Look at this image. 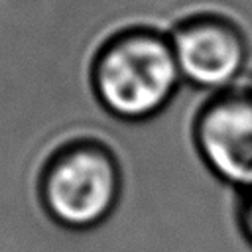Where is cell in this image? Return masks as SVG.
Returning a JSON list of instances; mask_svg holds the SVG:
<instances>
[{"label":"cell","mask_w":252,"mask_h":252,"mask_svg":"<svg viewBox=\"0 0 252 252\" xmlns=\"http://www.w3.org/2000/svg\"><path fill=\"white\" fill-rule=\"evenodd\" d=\"M242 93H246V94H248V96H250V98H252V79H250V81H248V85H246V89H244V91H242Z\"/></svg>","instance_id":"8992f818"},{"label":"cell","mask_w":252,"mask_h":252,"mask_svg":"<svg viewBox=\"0 0 252 252\" xmlns=\"http://www.w3.org/2000/svg\"><path fill=\"white\" fill-rule=\"evenodd\" d=\"M163 24L187 89L226 93L240 87L248 53L222 8L207 0H183Z\"/></svg>","instance_id":"7a4b0ae2"},{"label":"cell","mask_w":252,"mask_h":252,"mask_svg":"<svg viewBox=\"0 0 252 252\" xmlns=\"http://www.w3.org/2000/svg\"><path fill=\"white\" fill-rule=\"evenodd\" d=\"M87 79L104 112L122 122H144L163 112L185 87L163 22L126 18L94 41Z\"/></svg>","instance_id":"6da1fadb"},{"label":"cell","mask_w":252,"mask_h":252,"mask_svg":"<svg viewBox=\"0 0 252 252\" xmlns=\"http://www.w3.org/2000/svg\"><path fill=\"white\" fill-rule=\"evenodd\" d=\"M240 220H242V228H244L246 236H248L250 242H252V189L244 191V195H242Z\"/></svg>","instance_id":"5b68a950"},{"label":"cell","mask_w":252,"mask_h":252,"mask_svg":"<svg viewBox=\"0 0 252 252\" xmlns=\"http://www.w3.org/2000/svg\"><path fill=\"white\" fill-rule=\"evenodd\" d=\"M191 146L219 181L252 189V98L242 91L205 93L191 114Z\"/></svg>","instance_id":"277c9868"},{"label":"cell","mask_w":252,"mask_h":252,"mask_svg":"<svg viewBox=\"0 0 252 252\" xmlns=\"http://www.w3.org/2000/svg\"><path fill=\"white\" fill-rule=\"evenodd\" d=\"M120 193L122 173L116 158L93 142L61 148L47 161L39 181L47 215L71 230L102 224L116 209Z\"/></svg>","instance_id":"3957f363"}]
</instances>
